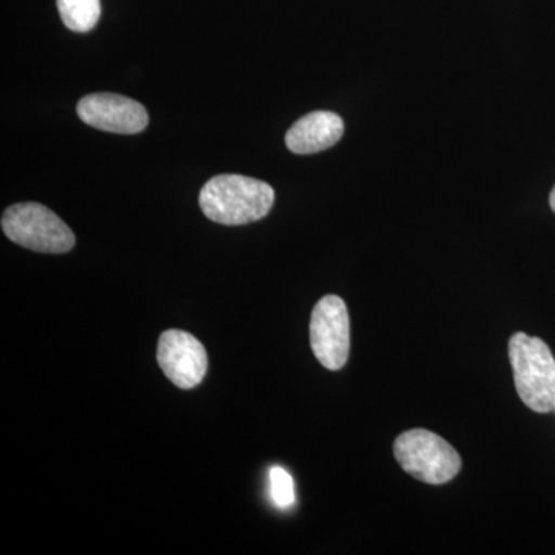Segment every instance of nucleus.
I'll use <instances>...</instances> for the list:
<instances>
[{
  "instance_id": "6e6552de",
  "label": "nucleus",
  "mask_w": 555,
  "mask_h": 555,
  "mask_svg": "<svg viewBox=\"0 0 555 555\" xmlns=\"http://www.w3.org/2000/svg\"><path fill=\"white\" fill-rule=\"evenodd\" d=\"M345 133V122L332 112L302 116L286 134V145L295 155H313L334 147Z\"/></svg>"
},
{
  "instance_id": "9d476101",
  "label": "nucleus",
  "mask_w": 555,
  "mask_h": 555,
  "mask_svg": "<svg viewBox=\"0 0 555 555\" xmlns=\"http://www.w3.org/2000/svg\"><path fill=\"white\" fill-rule=\"evenodd\" d=\"M269 476L273 502L281 509H288L295 502L294 480L288 476L287 470L280 466H273Z\"/></svg>"
},
{
  "instance_id": "f257e3e1",
  "label": "nucleus",
  "mask_w": 555,
  "mask_h": 555,
  "mask_svg": "<svg viewBox=\"0 0 555 555\" xmlns=\"http://www.w3.org/2000/svg\"><path fill=\"white\" fill-rule=\"evenodd\" d=\"M275 192L268 182L243 175H218L204 185L199 206L211 221L244 225L268 217Z\"/></svg>"
},
{
  "instance_id": "f03ea898",
  "label": "nucleus",
  "mask_w": 555,
  "mask_h": 555,
  "mask_svg": "<svg viewBox=\"0 0 555 555\" xmlns=\"http://www.w3.org/2000/svg\"><path fill=\"white\" fill-rule=\"evenodd\" d=\"M509 360L518 397L537 414L555 409V358L543 339L517 332L509 339Z\"/></svg>"
},
{
  "instance_id": "1a4fd4ad",
  "label": "nucleus",
  "mask_w": 555,
  "mask_h": 555,
  "mask_svg": "<svg viewBox=\"0 0 555 555\" xmlns=\"http://www.w3.org/2000/svg\"><path fill=\"white\" fill-rule=\"evenodd\" d=\"M61 20L68 30L87 33L101 17V0H57Z\"/></svg>"
},
{
  "instance_id": "7ed1b4c3",
  "label": "nucleus",
  "mask_w": 555,
  "mask_h": 555,
  "mask_svg": "<svg viewBox=\"0 0 555 555\" xmlns=\"http://www.w3.org/2000/svg\"><path fill=\"white\" fill-rule=\"evenodd\" d=\"M393 455L404 473L427 485L448 483L462 469L459 452L427 429H411L398 436Z\"/></svg>"
},
{
  "instance_id": "9b49d317",
  "label": "nucleus",
  "mask_w": 555,
  "mask_h": 555,
  "mask_svg": "<svg viewBox=\"0 0 555 555\" xmlns=\"http://www.w3.org/2000/svg\"><path fill=\"white\" fill-rule=\"evenodd\" d=\"M550 206H551V208H553V211L555 214V185H554L553 192H551V195H550Z\"/></svg>"
},
{
  "instance_id": "f8f14e48",
  "label": "nucleus",
  "mask_w": 555,
  "mask_h": 555,
  "mask_svg": "<svg viewBox=\"0 0 555 555\" xmlns=\"http://www.w3.org/2000/svg\"><path fill=\"white\" fill-rule=\"evenodd\" d=\"M554 414H555V409H554Z\"/></svg>"
},
{
  "instance_id": "0eeeda50",
  "label": "nucleus",
  "mask_w": 555,
  "mask_h": 555,
  "mask_svg": "<svg viewBox=\"0 0 555 555\" xmlns=\"http://www.w3.org/2000/svg\"><path fill=\"white\" fill-rule=\"evenodd\" d=\"M78 115L93 129L118 134L141 133L149 124L144 105L113 93H94L82 98L78 104Z\"/></svg>"
},
{
  "instance_id": "39448f33",
  "label": "nucleus",
  "mask_w": 555,
  "mask_h": 555,
  "mask_svg": "<svg viewBox=\"0 0 555 555\" xmlns=\"http://www.w3.org/2000/svg\"><path fill=\"white\" fill-rule=\"evenodd\" d=\"M310 346L313 356L328 371L346 366L350 352V320L346 302L327 295L317 302L310 318Z\"/></svg>"
},
{
  "instance_id": "423d86ee",
  "label": "nucleus",
  "mask_w": 555,
  "mask_h": 555,
  "mask_svg": "<svg viewBox=\"0 0 555 555\" xmlns=\"http://www.w3.org/2000/svg\"><path fill=\"white\" fill-rule=\"evenodd\" d=\"M158 363L175 386L193 389L206 377V347L189 332L170 328L159 337Z\"/></svg>"
},
{
  "instance_id": "20e7f679",
  "label": "nucleus",
  "mask_w": 555,
  "mask_h": 555,
  "mask_svg": "<svg viewBox=\"0 0 555 555\" xmlns=\"http://www.w3.org/2000/svg\"><path fill=\"white\" fill-rule=\"evenodd\" d=\"M7 238L39 254H67L76 244L73 230L50 208L38 203H20L2 217Z\"/></svg>"
}]
</instances>
